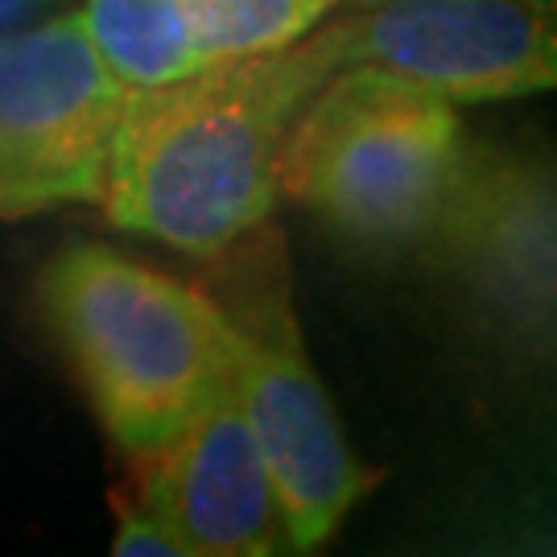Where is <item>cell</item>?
I'll use <instances>...</instances> for the list:
<instances>
[{
    "instance_id": "cell-1",
    "label": "cell",
    "mask_w": 557,
    "mask_h": 557,
    "mask_svg": "<svg viewBox=\"0 0 557 557\" xmlns=\"http://www.w3.org/2000/svg\"><path fill=\"white\" fill-rule=\"evenodd\" d=\"M335 71L319 25L277 50L133 87L100 199L108 220L190 257L223 252L273 215L285 133Z\"/></svg>"
},
{
    "instance_id": "cell-2",
    "label": "cell",
    "mask_w": 557,
    "mask_h": 557,
    "mask_svg": "<svg viewBox=\"0 0 557 557\" xmlns=\"http://www.w3.org/2000/svg\"><path fill=\"white\" fill-rule=\"evenodd\" d=\"M41 331L124 455L158 450L232 368L220 306L199 281L108 244H66L34 285Z\"/></svg>"
},
{
    "instance_id": "cell-3",
    "label": "cell",
    "mask_w": 557,
    "mask_h": 557,
    "mask_svg": "<svg viewBox=\"0 0 557 557\" xmlns=\"http://www.w3.org/2000/svg\"><path fill=\"white\" fill-rule=\"evenodd\" d=\"M467 145L450 100L372 66H347L289 124L277 182L343 248L393 260L425 248Z\"/></svg>"
},
{
    "instance_id": "cell-4",
    "label": "cell",
    "mask_w": 557,
    "mask_h": 557,
    "mask_svg": "<svg viewBox=\"0 0 557 557\" xmlns=\"http://www.w3.org/2000/svg\"><path fill=\"white\" fill-rule=\"evenodd\" d=\"M207 260L211 273L199 285L227 326L239 405L269 462L289 549H322L380 475L351 455L335 405L306 359L281 232L264 220Z\"/></svg>"
},
{
    "instance_id": "cell-5",
    "label": "cell",
    "mask_w": 557,
    "mask_h": 557,
    "mask_svg": "<svg viewBox=\"0 0 557 557\" xmlns=\"http://www.w3.org/2000/svg\"><path fill=\"white\" fill-rule=\"evenodd\" d=\"M425 252L492 347L529 368L554 356L557 199L549 158L471 140Z\"/></svg>"
},
{
    "instance_id": "cell-6",
    "label": "cell",
    "mask_w": 557,
    "mask_h": 557,
    "mask_svg": "<svg viewBox=\"0 0 557 557\" xmlns=\"http://www.w3.org/2000/svg\"><path fill=\"white\" fill-rule=\"evenodd\" d=\"M128 91L79 13L0 34V220L100 202Z\"/></svg>"
},
{
    "instance_id": "cell-7",
    "label": "cell",
    "mask_w": 557,
    "mask_h": 557,
    "mask_svg": "<svg viewBox=\"0 0 557 557\" xmlns=\"http://www.w3.org/2000/svg\"><path fill=\"white\" fill-rule=\"evenodd\" d=\"M338 71L372 66L450 103L554 87V0H347L322 21Z\"/></svg>"
},
{
    "instance_id": "cell-8",
    "label": "cell",
    "mask_w": 557,
    "mask_h": 557,
    "mask_svg": "<svg viewBox=\"0 0 557 557\" xmlns=\"http://www.w3.org/2000/svg\"><path fill=\"white\" fill-rule=\"evenodd\" d=\"M124 483L182 541L186 557L285 554V520L269 462L244 418L232 368L158 450L133 455Z\"/></svg>"
},
{
    "instance_id": "cell-9",
    "label": "cell",
    "mask_w": 557,
    "mask_h": 557,
    "mask_svg": "<svg viewBox=\"0 0 557 557\" xmlns=\"http://www.w3.org/2000/svg\"><path fill=\"white\" fill-rule=\"evenodd\" d=\"M83 29L124 87H158L207 66L182 0H83Z\"/></svg>"
},
{
    "instance_id": "cell-10",
    "label": "cell",
    "mask_w": 557,
    "mask_h": 557,
    "mask_svg": "<svg viewBox=\"0 0 557 557\" xmlns=\"http://www.w3.org/2000/svg\"><path fill=\"white\" fill-rule=\"evenodd\" d=\"M343 4L347 0H182V13L207 59H236L306 38Z\"/></svg>"
},
{
    "instance_id": "cell-11",
    "label": "cell",
    "mask_w": 557,
    "mask_h": 557,
    "mask_svg": "<svg viewBox=\"0 0 557 557\" xmlns=\"http://www.w3.org/2000/svg\"><path fill=\"white\" fill-rule=\"evenodd\" d=\"M112 512H116V541L112 554L120 557H186L182 541L161 524L128 487L112 492Z\"/></svg>"
},
{
    "instance_id": "cell-12",
    "label": "cell",
    "mask_w": 557,
    "mask_h": 557,
    "mask_svg": "<svg viewBox=\"0 0 557 557\" xmlns=\"http://www.w3.org/2000/svg\"><path fill=\"white\" fill-rule=\"evenodd\" d=\"M62 0H0V34H9V29H17L25 21H34L38 13L46 9H54Z\"/></svg>"
}]
</instances>
